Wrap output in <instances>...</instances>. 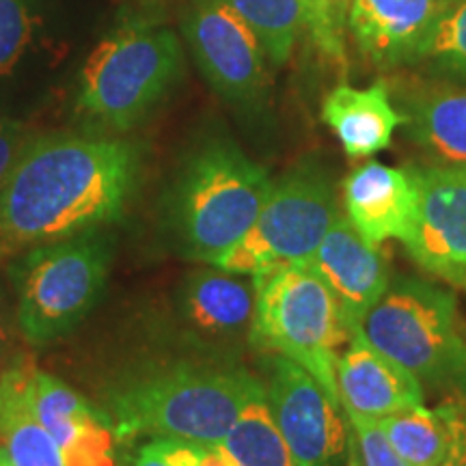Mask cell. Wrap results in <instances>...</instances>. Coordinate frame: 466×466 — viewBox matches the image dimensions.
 I'll return each instance as SVG.
<instances>
[{"mask_svg":"<svg viewBox=\"0 0 466 466\" xmlns=\"http://www.w3.org/2000/svg\"><path fill=\"white\" fill-rule=\"evenodd\" d=\"M143 147L106 134L28 138L0 188V248H33L126 217L143 179Z\"/></svg>","mask_w":466,"mask_h":466,"instance_id":"obj_1","label":"cell"},{"mask_svg":"<svg viewBox=\"0 0 466 466\" xmlns=\"http://www.w3.org/2000/svg\"><path fill=\"white\" fill-rule=\"evenodd\" d=\"M266 387L242 365L167 360L124 371L104 389L116 442L141 436L220 445Z\"/></svg>","mask_w":466,"mask_h":466,"instance_id":"obj_2","label":"cell"},{"mask_svg":"<svg viewBox=\"0 0 466 466\" xmlns=\"http://www.w3.org/2000/svg\"><path fill=\"white\" fill-rule=\"evenodd\" d=\"M268 171L229 137H206L179 162L165 195L173 247L214 266L247 236L270 195Z\"/></svg>","mask_w":466,"mask_h":466,"instance_id":"obj_3","label":"cell"},{"mask_svg":"<svg viewBox=\"0 0 466 466\" xmlns=\"http://www.w3.org/2000/svg\"><path fill=\"white\" fill-rule=\"evenodd\" d=\"M184 72L182 42L149 17L126 20L85 61L76 110L110 132H130L165 100Z\"/></svg>","mask_w":466,"mask_h":466,"instance_id":"obj_4","label":"cell"},{"mask_svg":"<svg viewBox=\"0 0 466 466\" xmlns=\"http://www.w3.org/2000/svg\"><path fill=\"white\" fill-rule=\"evenodd\" d=\"M357 333L421 384L466 391V322L451 291L441 285L395 279Z\"/></svg>","mask_w":466,"mask_h":466,"instance_id":"obj_5","label":"cell"},{"mask_svg":"<svg viewBox=\"0 0 466 466\" xmlns=\"http://www.w3.org/2000/svg\"><path fill=\"white\" fill-rule=\"evenodd\" d=\"M255 283L258 305L250 343L294 360L316 378L333 404L343 408L335 370L339 350L352 335L333 289L311 261L283 266Z\"/></svg>","mask_w":466,"mask_h":466,"instance_id":"obj_6","label":"cell"},{"mask_svg":"<svg viewBox=\"0 0 466 466\" xmlns=\"http://www.w3.org/2000/svg\"><path fill=\"white\" fill-rule=\"evenodd\" d=\"M113 238L102 229L33 247L15 270L17 324L33 346L72 333L100 302L113 266Z\"/></svg>","mask_w":466,"mask_h":466,"instance_id":"obj_7","label":"cell"},{"mask_svg":"<svg viewBox=\"0 0 466 466\" xmlns=\"http://www.w3.org/2000/svg\"><path fill=\"white\" fill-rule=\"evenodd\" d=\"M337 217L330 173L318 158H302L272 182L255 225L214 266L258 279L283 266L307 264Z\"/></svg>","mask_w":466,"mask_h":466,"instance_id":"obj_8","label":"cell"},{"mask_svg":"<svg viewBox=\"0 0 466 466\" xmlns=\"http://www.w3.org/2000/svg\"><path fill=\"white\" fill-rule=\"evenodd\" d=\"M182 31L203 78L229 106L258 113L268 97L266 52L225 0H188Z\"/></svg>","mask_w":466,"mask_h":466,"instance_id":"obj_9","label":"cell"},{"mask_svg":"<svg viewBox=\"0 0 466 466\" xmlns=\"http://www.w3.org/2000/svg\"><path fill=\"white\" fill-rule=\"evenodd\" d=\"M266 400L279 432L300 466H335L346 450L343 408L333 404L319 382L279 357L266 360Z\"/></svg>","mask_w":466,"mask_h":466,"instance_id":"obj_10","label":"cell"},{"mask_svg":"<svg viewBox=\"0 0 466 466\" xmlns=\"http://www.w3.org/2000/svg\"><path fill=\"white\" fill-rule=\"evenodd\" d=\"M419 203L404 244L430 275L466 285V165L410 167Z\"/></svg>","mask_w":466,"mask_h":466,"instance_id":"obj_11","label":"cell"},{"mask_svg":"<svg viewBox=\"0 0 466 466\" xmlns=\"http://www.w3.org/2000/svg\"><path fill=\"white\" fill-rule=\"evenodd\" d=\"M456 0H352L348 33L378 67L415 66Z\"/></svg>","mask_w":466,"mask_h":466,"instance_id":"obj_12","label":"cell"},{"mask_svg":"<svg viewBox=\"0 0 466 466\" xmlns=\"http://www.w3.org/2000/svg\"><path fill=\"white\" fill-rule=\"evenodd\" d=\"M28 401L37 421L61 447L67 466H116V439L102 408L37 365L33 367Z\"/></svg>","mask_w":466,"mask_h":466,"instance_id":"obj_13","label":"cell"},{"mask_svg":"<svg viewBox=\"0 0 466 466\" xmlns=\"http://www.w3.org/2000/svg\"><path fill=\"white\" fill-rule=\"evenodd\" d=\"M370 242L346 217H337L313 255L311 266L339 300L350 335L391 283L387 253Z\"/></svg>","mask_w":466,"mask_h":466,"instance_id":"obj_14","label":"cell"},{"mask_svg":"<svg viewBox=\"0 0 466 466\" xmlns=\"http://www.w3.org/2000/svg\"><path fill=\"white\" fill-rule=\"evenodd\" d=\"M335 371L346 415L380 421L406 408L421 406L425 400L423 384L360 333L350 337Z\"/></svg>","mask_w":466,"mask_h":466,"instance_id":"obj_15","label":"cell"},{"mask_svg":"<svg viewBox=\"0 0 466 466\" xmlns=\"http://www.w3.org/2000/svg\"><path fill=\"white\" fill-rule=\"evenodd\" d=\"M348 220L370 242H408L415 229L419 192L412 168H395L367 162L343 182Z\"/></svg>","mask_w":466,"mask_h":466,"instance_id":"obj_16","label":"cell"},{"mask_svg":"<svg viewBox=\"0 0 466 466\" xmlns=\"http://www.w3.org/2000/svg\"><path fill=\"white\" fill-rule=\"evenodd\" d=\"M177 299L182 318L206 339L229 343L250 337L258 305V283L253 277L217 266L201 268L186 277Z\"/></svg>","mask_w":466,"mask_h":466,"instance_id":"obj_17","label":"cell"},{"mask_svg":"<svg viewBox=\"0 0 466 466\" xmlns=\"http://www.w3.org/2000/svg\"><path fill=\"white\" fill-rule=\"evenodd\" d=\"M322 119L352 160L370 158L387 149L393 132L404 124V115L393 108L389 86L382 80H376L367 89L337 85L324 97Z\"/></svg>","mask_w":466,"mask_h":466,"instance_id":"obj_18","label":"cell"},{"mask_svg":"<svg viewBox=\"0 0 466 466\" xmlns=\"http://www.w3.org/2000/svg\"><path fill=\"white\" fill-rule=\"evenodd\" d=\"M378 423L410 466L466 464V406L458 401L412 406Z\"/></svg>","mask_w":466,"mask_h":466,"instance_id":"obj_19","label":"cell"},{"mask_svg":"<svg viewBox=\"0 0 466 466\" xmlns=\"http://www.w3.org/2000/svg\"><path fill=\"white\" fill-rule=\"evenodd\" d=\"M33 367L31 359L20 357L0 374V445L14 466H67L61 447L31 410Z\"/></svg>","mask_w":466,"mask_h":466,"instance_id":"obj_20","label":"cell"},{"mask_svg":"<svg viewBox=\"0 0 466 466\" xmlns=\"http://www.w3.org/2000/svg\"><path fill=\"white\" fill-rule=\"evenodd\" d=\"M401 126L436 165H466V89L425 91L412 97Z\"/></svg>","mask_w":466,"mask_h":466,"instance_id":"obj_21","label":"cell"},{"mask_svg":"<svg viewBox=\"0 0 466 466\" xmlns=\"http://www.w3.org/2000/svg\"><path fill=\"white\" fill-rule=\"evenodd\" d=\"M233 466H300L264 398L253 400L220 442Z\"/></svg>","mask_w":466,"mask_h":466,"instance_id":"obj_22","label":"cell"},{"mask_svg":"<svg viewBox=\"0 0 466 466\" xmlns=\"http://www.w3.org/2000/svg\"><path fill=\"white\" fill-rule=\"evenodd\" d=\"M258 35L268 61L279 67L307 31L305 0H225Z\"/></svg>","mask_w":466,"mask_h":466,"instance_id":"obj_23","label":"cell"},{"mask_svg":"<svg viewBox=\"0 0 466 466\" xmlns=\"http://www.w3.org/2000/svg\"><path fill=\"white\" fill-rule=\"evenodd\" d=\"M415 66H425L434 76L466 80V0L447 11Z\"/></svg>","mask_w":466,"mask_h":466,"instance_id":"obj_24","label":"cell"},{"mask_svg":"<svg viewBox=\"0 0 466 466\" xmlns=\"http://www.w3.org/2000/svg\"><path fill=\"white\" fill-rule=\"evenodd\" d=\"M352 0H305L307 33L329 63H346V31Z\"/></svg>","mask_w":466,"mask_h":466,"instance_id":"obj_25","label":"cell"},{"mask_svg":"<svg viewBox=\"0 0 466 466\" xmlns=\"http://www.w3.org/2000/svg\"><path fill=\"white\" fill-rule=\"evenodd\" d=\"M37 15L33 0H0V78L14 72L31 48Z\"/></svg>","mask_w":466,"mask_h":466,"instance_id":"obj_26","label":"cell"},{"mask_svg":"<svg viewBox=\"0 0 466 466\" xmlns=\"http://www.w3.org/2000/svg\"><path fill=\"white\" fill-rule=\"evenodd\" d=\"M346 417L354 436H357L360 460H363L365 466H410L395 451V447L389 441V436L384 434L380 423L365 417Z\"/></svg>","mask_w":466,"mask_h":466,"instance_id":"obj_27","label":"cell"},{"mask_svg":"<svg viewBox=\"0 0 466 466\" xmlns=\"http://www.w3.org/2000/svg\"><path fill=\"white\" fill-rule=\"evenodd\" d=\"M28 130L25 124L14 119H0V188L14 171L22 149L28 143Z\"/></svg>","mask_w":466,"mask_h":466,"instance_id":"obj_28","label":"cell"},{"mask_svg":"<svg viewBox=\"0 0 466 466\" xmlns=\"http://www.w3.org/2000/svg\"><path fill=\"white\" fill-rule=\"evenodd\" d=\"M124 466H168V464L162 458L156 456L147 445H143L138 447L132 456L124 458Z\"/></svg>","mask_w":466,"mask_h":466,"instance_id":"obj_29","label":"cell"},{"mask_svg":"<svg viewBox=\"0 0 466 466\" xmlns=\"http://www.w3.org/2000/svg\"><path fill=\"white\" fill-rule=\"evenodd\" d=\"M7 357H9V337H7V330H5L3 322H0V374H3L5 363H7Z\"/></svg>","mask_w":466,"mask_h":466,"instance_id":"obj_30","label":"cell"},{"mask_svg":"<svg viewBox=\"0 0 466 466\" xmlns=\"http://www.w3.org/2000/svg\"><path fill=\"white\" fill-rule=\"evenodd\" d=\"M134 3H137L143 11H147V14H156V11L165 7L168 0H134Z\"/></svg>","mask_w":466,"mask_h":466,"instance_id":"obj_31","label":"cell"},{"mask_svg":"<svg viewBox=\"0 0 466 466\" xmlns=\"http://www.w3.org/2000/svg\"><path fill=\"white\" fill-rule=\"evenodd\" d=\"M0 466H14V462H11L9 453L5 451V447L0 445Z\"/></svg>","mask_w":466,"mask_h":466,"instance_id":"obj_32","label":"cell"},{"mask_svg":"<svg viewBox=\"0 0 466 466\" xmlns=\"http://www.w3.org/2000/svg\"><path fill=\"white\" fill-rule=\"evenodd\" d=\"M464 289H466V285H464Z\"/></svg>","mask_w":466,"mask_h":466,"instance_id":"obj_33","label":"cell"},{"mask_svg":"<svg viewBox=\"0 0 466 466\" xmlns=\"http://www.w3.org/2000/svg\"><path fill=\"white\" fill-rule=\"evenodd\" d=\"M456 3H458V0H456Z\"/></svg>","mask_w":466,"mask_h":466,"instance_id":"obj_34","label":"cell"},{"mask_svg":"<svg viewBox=\"0 0 466 466\" xmlns=\"http://www.w3.org/2000/svg\"><path fill=\"white\" fill-rule=\"evenodd\" d=\"M464 466H466V464H464Z\"/></svg>","mask_w":466,"mask_h":466,"instance_id":"obj_35","label":"cell"}]
</instances>
